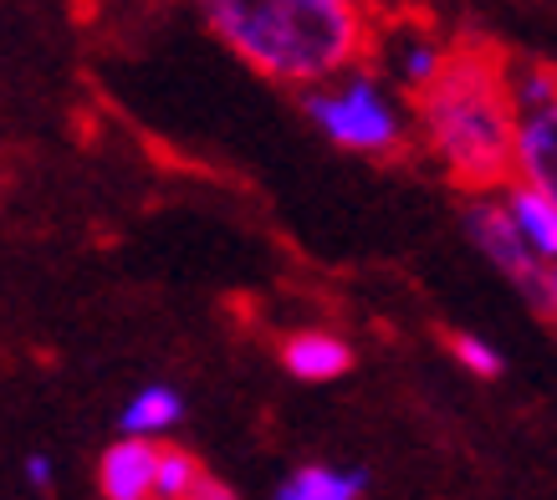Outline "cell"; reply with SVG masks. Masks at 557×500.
I'll use <instances>...</instances> for the list:
<instances>
[{
  "label": "cell",
  "instance_id": "8",
  "mask_svg": "<svg viewBox=\"0 0 557 500\" xmlns=\"http://www.w3.org/2000/svg\"><path fill=\"white\" fill-rule=\"evenodd\" d=\"M282 367L297 384H338L343 373L354 367V342L327 327H302L282 342Z\"/></svg>",
  "mask_w": 557,
  "mask_h": 500
},
{
  "label": "cell",
  "instance_id": "3",
  "mask_svg": "<svg viewBox=\"0 0 557 500\" xmlns=\"http://www.w3.org/2000/svg\"><path fill=\"white\" fill-rule=\"evenodd\" d=\"M302 113L333 149L354 159H399L409 149V98L394 92L369 62L307 87Z\"/></svg>",
  "mask_w": 557,
  "mask_h": 500
},
{
  "label": "cell",
  "instance_id": "7",
  "mask_svg": "<svg viewBox=\"0 0 557 500\" xmlns=\"http://www.w3.org/2000/svg\"><path fill=\"white\" fill-rule=\"evenodd\" d=\"M153 460H159V439L119 434L98 454V496L102 500H153Z\"/></svg>",
  "mask_w": 557,
  "mask_h": 500
},
{
  "label": "cell",
  "instance_id": "5",
  "mask_svg": "<svg viewBox=\"0 0 557 500\" xmlns=\"http://www.w3.org/2000/svg\"><path fill=\"white\" fill-rule=\"evenodd\" d=\"M511 92V179L557 189V72L542 57L507 62Z\"/></svg>",
  "mask_w": 557,
  "mask_h": 500
},
{
  "label": "cell",
  "instance_id": "12",
  "mask_svg": "<svg viewBox=\"0 0 557 500\" xmlns=\"http://www.w3.org/2000/svg\"><path fill=\"white\" fill-rule=\"evenodd\" d=\"M205 465L180 445H164L159 439V460H153V500H189L195 485H200Z\"/></svg>",
  "mask_w": 557,
  "mask_h": 500
},
{
  "label": "cell",
  "instance_id": "13",
  "mask_svg": "<svg viewBox=\"0 0 557 500\" xmlns=\"http://www.w3.org/2000/svg\"><path fill=\"white\" fill-rule=\"evenodd\" d=\"M445 342H450V358H456L471 378H481V384H496V378L507 373V352L496 348L491 337H481V333H450Z\"/></svg>",
  "mask_w": 557,
  "mask_h": 500
},
{
  "label": "cell",
  "instance_id": "9",
  "mask_svg": "<svg viewBox=\"0 0 557 500\" xmlns=\"http://www.w3.org/2000/svg\"><path fill=\"white\" fill-rule=\"evenodd\" d=\"M502 204H507L511 230L522 235L542 261H557V189L511 179L502 184Z\"/></svg>",
  "mask_w": 557,
  "mask_h": 500
},
{
  "label": "cell",
  "instance_id": "1",
  "mask_svg": "<svg viewBox=\"0 0 557 500\" xmlns=\"http://www.w3.org/2000/svg\"><path fill=\"white\" fill-rule=\"evenodd\" d=\"M409 149H420L460 195L511 184L507 57L486 41H450L445 67L409 98Z\"/></svg>",
  "mask_w": 557,
  "mask_h": 500
},
{
  "label": "cell",
  "instance_id": "4",
  "mask_svg": "<svg viewBox=\"0 0 557 500\" xmlns=\"http://www.w3.org/2000/svg\"><path fill=\"white\" fill-rule=\"evenodd\" d=\"M460 225H466V240L475 246V255L527 301V312L537 322H553L557 317V261H542L537 250L511 230L502 189H491V195H466Z\"/></svg>",
  "mask_w": 557,
  "mask_h": 500
},
{
  "label": "cell",
  "instance_id": "11",
  "mask_svg": "<svg viewBox=\"0 0 557 500\" xmlns=\"http://www.w3.org/2000/svg\"><path fill=\"white\" fill-rule=\"evenodd\" d=\"M369 470L358 465H302L271 490V500H363Z\"/></svg>",
  "mask_w": 557,
  "mask_h": 500
},
{
  "label": "cell",
  "instance_id": "6",
  "mask_svg": "<svg viewBox=\"0 0 557 500\" xmlns=\"http://www.w3.org/2000/svg\"><path fill=\"white\" fill-rule=\"evenodd\" d=\"M450 57V41H440L435 26L424 21H405V26H373L369 41V67L384 77L394 92L414 98Z\"/></svg>",
  "mask_w": 557,
  "mask_h": 500
},
{
  "label": "cell",
  "instance_id": "10",
  "mask_svg": "<svg viewBox=\"0 0 557 500\" xmlns=\"http://www.w3.org/2000/svg\"><path fill=\"white\" fill-rule=\"evenodd\" d=\"M185 418V393L174 384H144L138 393H128L119 414V434H134V439H164L170 429H180Z\"/></svg>",
  "mask_w": 557,
  "mask_h": 500
},
{
  "label": "cell",
  "instance_id": "2",
  "mask_svg": "<svg viewBox=\"0 0 557 500\" xmlns=\"http://www.w3.org/2000/svg\"><path fill=\"white\" fill-rule=\"evenodd\" d=\"M205 32L276 87H307L369 62V0H195Z\"/></svg>",
  "mask_w": 557,
  "mask_h": 500
},
{
  "label": "cell",
  "instance_id": "15",
  "mask_svg": "<svg viewBox=\"0 0 557 500\" xmlns=\"http://www.w3.org/2000/svg\"><path fill=\"white\" fill-rule=\"evenodd\" d=\"M189 500H240V496L225 480H215V475H200V485H195V496Z\"/></svg>",
  "mask_w": 557,
  "mask_h": 500
},
{
  "label": "cell",
  "instance_id": "14",
  "mask_svg": "<svg viewBox=\"0 0 557 500\" xmlns=\"http://www.w3.org/2000/svg\"><path fill=\"white\" fill-rule=\"evenodd\" d=\"M21 480L32 485L36 496H47L51 485H57V465H51V454L47 450H32L26 460H21Z\"/></svg>",
  "mask_w": 557,
  "mask_h": 500
}]
</instances>
